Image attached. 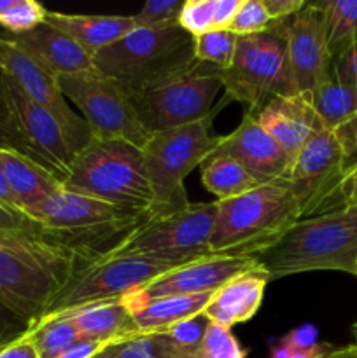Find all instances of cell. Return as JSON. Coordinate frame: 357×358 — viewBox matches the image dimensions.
I'll return each mask as SVG.
<instances>
[{"mask_svg":"<svg viewBox=\"0 0 357 358\" xmlns=\"http://www.w3.org/2000/svg\"><path fill=\"white\" fill-rule=\"evenodd\" d=\"M304 0H262V6L268 10L272 21L290 17L304 7Z\"/></svg>","mask_w":357,"mask_h":358,"instance_id":"obj_44","label":"cell"},{"mask_svg":"<svg viewBox=\"0 0 357 358\" xmlns=\"http://www.w3.org/2000/svg\"><path fill=\"white\" fill-rule=\"evenodd\" d=\"M335 133L343 147V171L346 177L354 168H357V115Z\"/></svg>","mask_w":357,"mask_h":358,"instance_id":"obj_41","label":"cell"},{"mask_svg":"<svg viewBox=\"0 0 357 358\" xmlns=\"http://www.w3.org/2000/svg\"><path fill=\"white\" fill-rule=\"evenodd\" d=\"M322 128L336 131L357 115V96L336 73L335 65L307 96Z\"/></svg>","mask_w":357,"mask_h":358,"instance_id":"obj_26","label":"cell"},{"mask_svg":"<svg viewBox=\"0 0 357 358\" xmlns=\"http://www.w3.org/2000/svg\"><path fill=\"white\" fill-rule=\"evenodd\" d=\"M315 3L324 13L328 51L335 59L357 42V0H324Z\"/></svg>","mask_w":357,"mask_h":358,"instance_id":"obj_29","label":"cell"},{"mask_svg":"<svg viewBox=\"0 0 357 358\" xmlns=\"http://www.w3.org/2000/svg\"><path fill=\"white\" fill-rule=\"evenodd\" d=\"M0 72L13 79L30 100L48 108L58 119L74 156L93 140L86 121L66 103V98L59 90L58 77L42 69L6 34H0Z\"/></svg>","mask_w":357,"mask_h":358,"instance_id":"obj_15","label":"cell"},{"mask_svg":"<svg viewBox=\"0 0 357 358\" xmlns=\"http://www.w3.org/2000/svg\"><path fill=\"white\" fill-rule=\"evenodd\" d=\"M259 266L255 257L206 255L158 276L146 287L130 294V299L149 301L167 296H198L219 290L234 276Z\"/></svg>","mask_w":357,"mask_h":358,"instance_id":"obj_17","label":"cell"},{"mask_svg":"<svg viewBox=\"0 0 357 358\" xmlns=\"http://www.w3.org/2000/svg\"><path fill=\"white\" fill-rule=\"evenodd\" d=\"M345 178L343 147L335 131L318 129L298 152L286 175L300 219L343 208L340 187Z\"/></svg>","mask_w":357,"mask_h":358,"instance_id":"obj_13","label":"cell"},{"mask_svg":"<svg viewBox=\"0 0 357 358\" xmlns=\"http://www.w3.org/2000/svg\"><path fill=\"white\" fill-rule=\"evenodd\" d=\"M0 358H41L37 348L30 338V332L18 341L10 343L6 348L0 350Z\"/></svg>","mask_w":357,"mask_h":358,"instance_id":"obj_45","label":"cell"},{"mask_svg":"<svg viewBox=\"0 0 357 358\" xmlns=\"http://www.w3.org/2000/svg\"><path fill=\"white\" fill-rule=\"evenodd\" d=\"M220 91V69L196 59L182 72L132 94L130 100L144 129L156 135L209 117Z\"/></svg>","mask_w":357,"mask_h":358,"instance_id":"obj_9","label":"cell"},{"mask_svg":"<svg viewBox=\"0 0 357 358\" xmlns=\"http://www.w3.org/2000/svg\"><path fill=\"white\" fill-rule=\"evenodd\" d=\"M352 336H354V345H357V322L352 325Z\"/></svg>","mask_w":357,"mask_h":358,"instance_id":"obj_50","label":"cell"},{"mask_svg":"<svg viewBox=\"0 0 357 358\" xmlns=\"http://www.w3.org/2000/svg\"><path fill=\"white\" fill-rule=\"evenodd\" d=\"M182 6V0H149L139 13L133 14L135 28L177 27Z\"/></svg>","mask_w":357,"mask_h":358,"instance_id":"obj_35","label":"cell"},{"mask_svg":"<svg viewBox=\"0 0 357 358\" xmlns=\"http://www.w3.org/2000/svg\"><path fill=\"white\" fill-rule=\"evenodd\" d=\"M184 264L188 262L144 254H107L97 261L84 262L77 266L42 320L90 304L125 299L158 276Z\"/></svg>","mask_w":357,"mask_h":358,"instance_id":"obj_8","label":"cell"},{"mask_svg":"<svg viewBox=\"0 0 357 358\" xmlns=\"http://www.w3.org/2000/svg\"><path fill=\"white\" fill-rule=\"evenodd\" d=\"M212 255L255 257L275 245L294 222L300 208L284 178L259 184L237 198L216 201Z\"/></svg>","mask_w":357,"mask_h":358,"instance_id":"obj_4","label":"cell"},{"mask_svg":"<svg viewBox=\"0 0 357 358\" xmlns=\"http://www.w3.org/2000/svg\"><path fill=\"white\" fill-rule=\"evenodd\" d=\"M210 320L205 317V315H198L195 318H189V320L181 322V324L174 325L170 331H167L164 334L170 336L178 346L189 350V352H195L198 348L200 341L205 336L206 327H209Z\"/></svg>","mask_w":357,"mask_h":358,"instance_id":"obj_38","label":"cell"},{"mask_svg":"<svg viewBox=\"0 0 357 358\" xmlns=\"http://www.w3.org/2000/svg\"><path fill=\"white\" fill-rule=\"evenodd\" d=\"M241 0H184L178 27L192 37L212 30H227Z\"/></svg>","mask_w":357,"mask_h":358,"instance_id":"obj_28","label":"cell"},{"mask_svg":"<svg viewBox=\"0 0 357 358\" xmlns=\"http://www.w3.org/2000/svg\"><path fill=\"white\" fill-rule=\"evenodd\" d=\"M46 240L84 262L111 254L126 236L147 220V213L128 212L102 199L59 189L30 215Z\"/></svg>","mask_w":357,"mask_h":358,"instance_id":"obj_2","label":"cell"},{"mask_svg":"<svg viewBox=\"0 0 357 358\" xmlns=\"http://www.w3.org/2000/svg\"><path fill=\"white\" fill-rule=\"evenodd\" d=\"M200 170L203 185L206 191L217 196V201L237 198L259 185V182L237 159L226 154H210Z\"/></svg>","mask_w":357,"mask_h":358,"instance_id":"obj_27","label":"cell"},{"mask_svg":"<svg viewBox=\"0 0 357 358\" xmlns=\"http://www.w3.org/2000/svg\"><path fill=\"white\" fill-rule=\"evenodd\" d=\"M48 10L35 0H0V27L9 35H21L44 23Z\"/></svg>","mask_w":357,"mask_h":358,"instance_id":"obj_32","label":"cell"},{"mask_svg":"<svg viewBox=\"0 0 357 358\" xmlns=\"http://www.w3.org/2000/svg\"><path fill=\"white\" fill-rule=\"evenodd\" d=\"M224 94L255 115L270 100L298 94L286 42L273 31L238 37L233 62L220 70Z\"/></svg>","mask_w":357,"mask_h":358,"instance_id":"obj_10","label":"cell"},{"mask_svg":"<svg viewBox=\"0 0 357 358\" xmlns=\"http://www.w3.org/2000/svg\"><path fill=\"white\" fill-rule=\"evenodd\" d=\"M63 96L72 101L97 140H119L142 149L150 138L128 94L97 70L58 77Z\"/></svg>","mask_w":357,"mask_h":358,"instance_id":"obj_11","label":"cell"},{"mask_svg":"<svg viewBox=\"0 0 357 358\" xmlns=\"http://www.w3.org/2000/svg\"><path fill=\"white\" fill-rule=\"evenodd\" d=\"M58 317H69L83 339L104 343L107 346L142 334L133 322L132 310L126 299L90 304V306L70 310Z\"/></svg>","mask_w":357,"mask_h":358,"instance_id":"obj_22","label":"cell"},{"mask_svg":"<svg viewBox=\"0 0 357 358\" xmlns=\"http://www.w3.org/2000/svg\"><path fill=\"white\" fill-rule=\"evenodd\" d=\"M286 42L287 59L298 94L307 98L331 69L324 13L315 2L286 20L273 21L268 28Z\"/></svg>","mask_w":357,"mask_h":358,"instance_id":"obj_16","label":"cell"},{"mask_svg":"<svg viewBox=\"0 0 357 358\" xmlns=\"http://www.w3.org/2000/svg\"><path fill=\"white\" fill-rule=\"evenodd\" d=\"M268 282V275L261 266H255L234 276L214 292L212 299L203 310V315L212 324L227 329L245 324L261 308Z\"/></svg>","mask_w":357,"mask_h":358,"instance_id":"obj_21","label":"cell"},{"mask_svg":"<svg viewBox=\"0 0 357 358\" xmlns=\"http://www.w3.org/2000/svg\"><path fill=\"white\" fill-rule=\"evenodd\" d=\"M216 152L237 159L259 184L286 178L293 164L289 154L258 124L251 114H244L238 128L223 136V142Z\"/></svg>","mask_w":357,"mask_h":358,"instance_id":"obj_18","label":"cell"},{"mask_svg":"<svg viewBox=\"0 0 357 358\" xmlns=\"http://www.w3.org/2000/svg\"><path fill=\"white\" fill-rule=\"evenodd\" d=\"M214 110L209 117L182 128L150 135L142 147L144 164L149 178L153 205L147 219H163L175 215L191 205L184 180L195 168L217 150L223 136L210 133Z\"/></svg>","mask_w":357,"mask_h":358,"instance_id":"obj_7","label":"cell"},{"mask_svg":"<svg viewBox=\"0 0 357 358\" xmlns=\"http://www.w3.org/2000/svg\"><path fill=\"white\" fill-rule=\"evenodd\" d=\"M340 201L346 208H357V168H354L342 182L340 187Z\"/></svg>","mask_w":357,"mask_h":358,"instance_id":"obj_47","label":"cell"},{"mask_svg":"<svg viewBox=\"0 0 357 358\" xmlns=\"http://www.w3.org/2000/svg\"><path fill=\"white\" fill-rule=\"evenodd\" d=\"M195 352L178 346L168 334H140L108 345L94 358H192Z\"/></svg>","mask_w":357,"mask_h":358,"instance_id":"obj_30","label":"cell"},{"mask_svg":"<svg viewBox=\"0 0 357 358\" xmlns=\"http://www.w3.org/2000/svg\"><path fill=\"white\" fill-rule=\"evenodd\" d=\"M356 276H357V273H356Z\"/></svg>","mask_w":357,"mask_h":358,"instance_id":"obj_51","label":"cell"},{"mask_svg":"<svg viewBox=\"0 0 357 358\" xmlns=\"http://www.w3.org/2000/svg\"><path fill=\"white\" fill-rule=\"evenodd\" d=\"M254 117L293 161L310 136L322 129L317 114L301 94L273 98Z\"/></svg>","mask_w":357,"mask_h":358,"instance_id":"obj_20","label":"cell"},{"mask_svg":"<svg viewBox=\"0 0 357 358\" xmlns=\"http://www.w3.org/2000/svg\"><path fill=\"white\" fill-rule=\"evenodd\" d=\"M247 353L241 348L231 329L210 322L205 336L195 350L192 358H245Z\"/></svg>","mask_w":357,"mask_h":358,"instance_id":"obj_34","label":"cell"},{"mask_svg":"<svg viewBox=\"0 0 357 358\" xmlns=\"http://www.w3.org/2000/svg\"><path fill=\"white\" fill-rule=\"evenodd\" d=\"M6 35L55 77L76 76L94 69L93 58L72 37L48 21L27 34Z\"/></svg>","mask_w":357,"mask_h":358,"instance_id":"obj_19","label":"cell"},{"mask_svg":"<svg viewBox=\"0 0 357 358\" xmlns=\"http://www.w3.org/2000/svg\"><path fill=\"white\" fill-rule=\"evenodd\" d=\"M196 62L195 37L181 27L133 28L93 56V66L128 96Z\"/></svg>","mask_w":357,"mask_h":358,"instance_id":"obj_5","label":"cell"},{"mask_svg":"<svg viewBox=\"0 0 357 358\" xmlns=\"http://www.w3.org/2000/svg\"><path fill=\"white\" fill-rule=\"evenodd\" d=\"M212 294L198 296H167L149 301H135L125 297L132 310L133 322L142 334H164L174 325L203 313Z\"/></svg>","mask_w":357,"mask_h":358,"instance_id":"obj_24","label":"cell"},{"mask_svg":"<svg viewBox=\"0 0 357 358\" xmlns=\"http://www.w3.org/2000/svg\"><path fill=\"white\" fill-rule=\"evenodd\" d=\"M272 23L273 21L262 6V0H241L227 30L233 31L237 37H245V35L262 34Z\"/></svg>","mask_w":357,"mask_h":358,"instance_id":"obj_36","label":"cell"},{"mask_svg":"<svg viewBox=\"0 0 357 358\" xmlns=\"http://www.w3.org/2000/svg\"><path fill=\"white\" fill-rule=\"evenodd\" d=\"M321 358H357V345L342 346V348H332Z\"/></svg>","mask_w":357,"mask_h":358,"instance_id":"obj_49","label":"cell"},{"mask_svg":"<svg viewBox=\"0 0 357 358\" xmlns=\"http://www.w3.org/2000/svg\"><path fill=\"white\" fill-rule=\"evenodd\" d=\"M0 236H44V231L23 212L7 208L0 203Z\"/></svg>","mask_w":357,"mask_h":358,"instance_id":"obj_37","label":"cell"},{"mask_svg":"<svg viewBox=\"0 0 357 358\" xmlns=\"http://www.w3.org/2000/svg\"><path fill=\"white\" fill-rule=\"evenodd\" d=\"M46 21L72 37L91 58L135 28L133 16H88L48 10Z\"/></svg>","mask_w":357,"mask_h":358,"instance_id":"obj_23","label":"cell"},{"mask_svg":"<svg viewBox=\"0 0 357 358\" xmlns=\"http://www.w3.org/2000/svg\"><path fill=\"white\" fill-rule=\"evenodd\" d=\"M270 282L308 271L357 273V208L331 210L300 219L255 255Z\"/></svg>","mask_w":357,"mask_h":358,"instance_id":"obj_3","label":"cell"},{"mask_svg":"<svg viewBox=\"0 0 357 358\" xmlns=\"http://www.w3.org/2000/svg\"><path fill=\"white\" fill-rule=\"evenodd\" d=\"M30 338L41 358H55L76 343L83 341L79 331L69 317L41 320L30 329Z\"/></svg>","mask_w":357,"mask_h":358,"instance_id":"obj_31","label":"cell"},{"mask_svg":"<svg viewBox=\"0 0 357 358\" xmlns=\"http://www.w3.org/2000/svg\"><path fill=\"white\" fill-rule=\"evenodd\" d=\"M4 170L18 206L28 217L49 196L63 187L62 180L41 164L16 152H2ZM34 220V219H31Z\"/></svg>","mask_w":357,"mask_h":358,"instance_id":"obj_25","label":"cell"},{"mask_svg":"<svg viewBox=\"0 0 357 358\" xmlns=\"http://www.w3.org/2000/svg\"><path fill=\"white\" fill-rule=\"evenodd\" d=\"M2 152L4 150H0V203H2L4 206H7V208H13V210H18V212H21L16 199H14L13 192H10L9 182H7L6 170H4V163H2ZM24 215H27V213H24Z\"/></svg>","mask_w":357,"mask_h":358,"instance_id":"obj_48","label":"cell"},{"mask_svg":"<svg viewBox=\"0 0 357 358\" xmlns=\"http://www.w3.org/2000/svg\"><path fill=\"white\" fill-rule=\"evenodd\" d=\"M63 187L135 213L153 205L142 149L119 140H91L74 156Z\"/></svg>","mask_w":357,"mask_h":358,"instance_id":"obj_6","label":"cell"},{"mask_svg":"<svg viewBox=\"0 0 357 358\" xmlns=\"http://www.w3.org/2000/svg\"><path fill=\"white\" fill-rule=\"evenodd\" d=\"M217 205L195 203L175 215L147 219L126 236L111 254L160 255L191 262L212 255L210 238L216 227Z\"/></svg>","mask_w":357,"mask_h":358,"instance_id":"obj_12","label":"cell"},{"mask_svg":"<svg viewBox=\"0 0 357 358\" xmlns=\"http://www.w3.org/2000/svg\"><path fill=\"white\" fill-rule=\"evenodd\" d=\"M279 343L286 346V348H289L290 352L312 348V346L317 345V329L312 327V325H301V327L287 332Z\"/></svg>","mask_w":357,"mask_h":358,"instance_id":"obj_43","label":"cell"},{"mask_svg":"<svg viewBox=\"0 0 357 358\" xmlns=\"http://www.w3.org/2000/svg\"><path fill=\"white\" fill-rule=\"evenodd\" d=\"M105 348H107V345H104V343L83 339V341L76 343V345L70 346L69 350H65V352L59 353L55 358H94L97 355H100Z\"/></svg>","mask_w":357,"mask_h":358,"instance_id":"obj_46","label":"cell"},{"mask_svg":"<svg viewBox=\"0 0 357 358\" xmlns=\"http://www.w3.org/2000/svg\"><path fill=\"white\" fill-rule=\"evenodd\" d=\"M79 259L41 236H0V304L30 329L76 273Z\"/></svg>","mask_w":357,"mask_h":358,"instance_id":"obj_1","label":"cell"},{"mask_svg":"<svg viewBox=\"0 0 357 358\" xmlns=\"http://www.w3.org/2000/svg\"><path fill=\"white\" fill-rule=\"evenodd\" d=\"M336 73L340 79L356 93L357 96V42L352 48L346 49L342 56L332 59Z\"/></svg>","mask_w":357,"mask_h":358,"instance_id":"obj_42","label":"cell"},{"mask_svg":"<svg viewBox=\"0 0 357 358\" xmlns=\"http://www.w3.org/2000/svg\"><path fill=\"white\" fill-rule=\"evenodd\" d=\"M30 332V325L0 304V350Z\"/></svg>","mask_w":357,"mask_h":358,"instance_id":"obj_40","label":"cell"},{"mask_svg":"<svg viewBox=\"0 0 357 358\" xmlns=\"http://www.w3.org/2000/svg\"><path fill=\"white\" fill-rule=\"evenodd\" d=\"M238 37L230 30H212L195 37V58L226 70L233 62Z\"/></svg>","mask_w":357,"mask_h":358,"instance_id":"obj_33","label":"cell"},{"mask_svg":"<svg viewBox=\"0 0 357 358\" xmlns=\"http://www.w3.org/2000/svg\"><path fill=\"white\" fill-rule=\"evenodd\" d=\"M0 98L34 159L55 173L63 184L74 154L58 119L48 108L30 100L4 72H0Z\"/></svg>","mask_w":357,"mask_h":358,"instance_id":"obj_14","label":"cell"},{"mask_svg":"<svg viewBox=\"0 0 357 358\" xmlns=\"http://www.w3.org/2000/svg\"><path fill=\"white\" fill-rule=\"evenodd\" d=\"M0 150H4V152L21 154V156L30 157L31 161H35L30 149H28V145L23 142L20 133L16 131V128H14L13 122H10V117L9 114H7L2 98H0ZM35 163H37V161H35Z\"/></svg>","mask_w":357,"mask_h":358,"instance_id":"obj_39","label":"cell"}]
</instances>
